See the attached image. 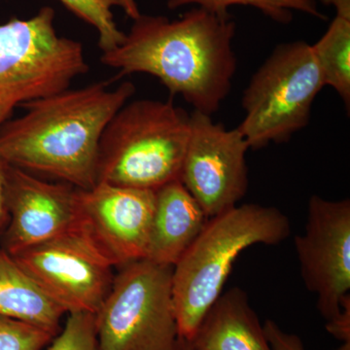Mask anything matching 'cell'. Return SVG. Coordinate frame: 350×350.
<instances>
[{"label":"cell","instance_id":"52a82bcc","mask_svg":"<svg viewBox=\"0 0 350 350\" xmlns=\"http://www.w3.org/2000/svg\"><path fill=\"white\" fill-rule=\"evenodd\" d=\"M172 268L142 259L121 267L96 313L98 350H174Z\"/></svg>","mask_w":350,"mask_h":350},{"label":"cell","instance_id":"8992f818","mask_svg":"<svg viewBox=\"0 0 350 350\" xmlns=\"http://www.w3.org/2000/svg\"><path fill=\"white\" fill-rule=\"evenodd\" d=\"M325 87L305 41L280 44L244 90V118L238 126L250 148L283 144L308 125L317 94Z\"/></svg>","mask_w":350,"mask_h":350},{"label":"cell","instance_id":"ffe728a7","mask_svg":"<svg viewBox=\"0 0 350 350\" xmlns=\"http://www.w3.org/2000/svg\"><path fill=\"white\" fill-rule=\"evenodd\" d=\"M56 336L40 327L0 315V350H42Z\"/></svg>","mask_w":350,"mask_h":350},{"label":"cell","instance_id":"5b68a950","mask_svg":"<svg viewBox=\"0 0 350 350\" xmlns=\"http://www.w3.org/2000/svg\"><path fill=\"white\" fill-rule=\"evenodd\" d=\"M55 11L0 24V130L24 103L68 89L89 71L79 41L57 34Z\"/></svg>","mask_w":350,"mask_h":350},{"label":"cell","instance_id":"277c9868","mask_svg":"<svg viewBox=\"0 0 350 350\" xmlns=\"http://www.w3.org/2000/svg\"><path fill=\"white\" fill-rule=\"evenodd\" d=\"M190 115L172 100L126 103L105 126L96 183L156 191L180 180Z\"/></svg>","mask_w":350,"mask_h":350},{"label":"cell","instance_id":"44dd1931","mask_svg":"<svg viewBox=\"0 0 350 350\" xmlns=\"http://www.w3.org/2000/svg\"><path fill=\"white\" fill-rule=\"evenodd\" d=\"M264 330L271 350H306L298 336L283 331L273 320L265 322Z\"/></svg>","mask_w":350,"mask_h":350},{"label":"cell","instance_id":"9c48e42d","mask_svg":"<svg viewBox=\"0 0 350 350\" xmlns=\"http://www.w3.org/2000/svg\"><path fill=\"white\" fill-rule=\"evenodd\" d=\"M247 142L211 115H190V137L180 182L211 218L238 206L248 189Z\"/></svg>","mask_w":350,"mask_h":350},{"label":"cell","instance_id":"603a6c76","mask_svg":"<svg viewBox=\"0 0 350 350\" xmlns=\"http://www.w3.org/2000/svg\"><path fill=\"white\" fill-rule=\"evenodd\" d=\"M8 163L0 158V234L5 230L9 221L6 204V170Z\"/></svg>","mask_w":350,"mask_h":350},{"label":"cell","instance_id":"ac0fdd59","mask_svg":"<svg viewBox=\"0 0 350 350\" xmlns=\"http://www.w3.org/2000/svg\"><path fill=\"white\" fill-rule=\"evenodd\" d=\"M70 12L98 32V47L103 53L118 47L126 34L120 31L113 17L112 8L121 7L120 0H59Z\"/></svg>","mask_w":350,"mask_h":350},{"label":"cell","instance_id":"8fae6325","mask_svg":"<svg viewBox=\"0 0 350 350\" xmlns=\"http://www.w3.org/2000/svg\"><path fill=\"white\" fill-rule=\"evenodd\" d=\"M77 198L80 229L113 267L145 259L155 191L98 182Z\"/></svg>","mask_w":350,"mask_h":350},{"label":"cell","instance_id":"7402d4cb","mask_svg":"<svg viewBox=\"0 0 350 350\" xmlns=\"http://www.w3.org/2000/svg\"><path fill=\"white\" fill-rule=\"evenodd\" d=\"M326 330L340 342H350V295L342 301V310L333 319L328 320Z\"/></svg>","mask_w":350,"mask_h":350},{"label":"cell","instance_id":"3957f363","mask_svg":"<svg viewBox=\"0 0 350 350\" xmlns=\"http://www.w3.org/2000/svg\"><path fill=\"white\" fill-rule=\"evenodd\" d=\"M289 219L280 209L236 206L207 221L172 268V301L179 338L190 340L222 294L234 262L255 244L275 245L289 237Z\"/></svg>","mask_w":350,"mask_h":350},{"label":"cell","instance_id":"6da1fadb","mask_svg":"<svg viewBox=\"0 0 350 350\" xmlns=\"http://www.w3.org/2000/svg\"><path fill=\"white\" fill-rule=\"evenodd\" d=\"M118 47L103 53L101 63L120 75L146 73L195 111L213 116L232 89L237 71L232 40L236 22L196 7L179 19L142 15Z\"/></svg>","mask_w":350,"mask_h":350},{"label":"cell","instance_id":"d6986e66","mask_svg":"<svg viewBox=\"0 0 350 350\" xmlns=\"http://www.w3.org/2000/svg\"><path fill=\"white\" fill-rule=\"evenodd\" d=\"M47 350H98L96 315L68 313L64 328L51 342Z\"/></svg>","mask_w":350,"mask_h":350},{"label":"cell","instance_id":"484cf974","mask_svg":"<svg viewBox=\"0 0 350 350\" xmlns=\"http://www.w3.org/2000/svg\"><path fill=\"white\" fill-rule=\"evenodd\" d=\"M174 350H195L188 340L179 338Z\"/></svg>","mask_w":350,"mask_h":350},{"label":"cell","instance_id":"7c38bea8","mask_svg":"<svg viewBox=\"0 0 350 350\" xmlns=\"http://www.w3.org/2000/svg\"><path fill=\"white\" fill-rule=\"evenodd\" d=\"M6 204L9 221L2 247L9 254L80 229L77 188L50 182L8 165Z\"/></svg>","mask_w":350,"mask_h":350},{"label":"cell","instance_id":"d4e9b609","mask_svg":"<svg viewBox=\"0 0 350 350\" xmlns=\"http://www.w3.org/2000/svg\"><path fill=\"white\" fill-rule=\"evenodd\" d=\"M120 3H121V8H123L126 15L131 19L135 21L142 16L135 0H120Z\"/></svg>","mask_w":350,"mask_h":350},{"label":"cell","instance_id":"4fadbf2b","mask_svg":"<svg viewBox=\"0 0 350 350\" xmlns=\"http://www.w3.org/2000/svg\"><path fill=\"white\" fill-rule=\"evenodd\" d=\"M208 219L180 180L157 189L145 259L174 267L194 243Z\"/></svg>","mask_w":350,"mask_h":350},{"label":"cell","instance_id":"e0dca14e","mask_svg":"<svg viewBox=\"0 0 350 350\" xmlns=\"http://www.w3.org/2000/svg\"><path fill=\"white\" fill-rule=\"evenodd\" d=\"M186 5H197L211 12L225 15L228 9L234 5L251 6L261 11L267 17L280 24H289L293 19L292 11H300L319 19L326 17L317 8L313 0H169L170 9Z\"/></svg>","mask_w":350,"mask_h":350},{"label":"cell","instance_id":"2e32d148","mask_svg":"<svg viewBox=\"0 0 350 350\" xmlns=\"http://www.w3.org/2000/svg\"><path fill=\"white\" fill-rule=\"evenodd\" d=\"M312 48L324 84L337 92L349 110L350 19L336 16L324 36Z\"/></svg>","mask_w":350,"mask_h":350},{"label":"cell","instance_id":"4316f807","mask_svg":"<svg viewBox=\"0 0 350 350\" xmlns=\"http://www.w3.org/2000/svg\"><path fill=\"white\" fill-rule=\"evenodd\" d=\"M337 350H350V342H342V345Z\"/></svg>","mask_w":350,"mask_h":350},{"label":"cell","instance_id":"9a60e30c","mask_svg":"<svg viewBox=\"0 0 350 350\" xmlns=\"http://www.w3.org/2000/svg\"><path fill=\"white\" fill-rule=\"evenodd\" d=\"M66 310L51 300L24 269L0 248V315L57 335Z\"/></svg>","mask_w":350,"mask_h":350},{"label":"cell","instance_id":"cb8c5ba5","mask_svg":"<svg viewBox=\"0 0 350 350\" xmlns=\"http://www.w3.org/2000/svg\"><path fill=\"white\" fill-rule=\"evenodd\" d=\"M328 5H333L338 17L350 19V0H321Z\"/></svg>","mask_w":350,"mask_h":350},{"label":"cell","instance_id":"5bb4252c","mask_svg":"<svg viewBox=\"0 0 350 350\" xmlns=\"http://www.w3.org/2000/svg\"><path fill=\"white\" fill-rule=\"evenodd\" d=\"M188 342L195 350H271L247 294L239 287L220 295Z\"/></svg>","mask_w":350,"mask_h":350},{"label":"cell","instance_id":"ba28073f","mask_svg":"<svg viewBox=\"0 0 350 350\" xmlns=\"http://www.w3.org/2000/svg\"><path fill=\"white\" fill-rule=\"evenodd\" d=\"M12 256L66 313L96 314L114 278L112 265L81 229Z\"/></svg>","mask_w":350,"mask_h":350},{"label":"cell","instance_id":"7a4b0ae2","mask_svg":"<svg viewBox=\"0 0 350 350\" xmlns=\"http://www.w3.org/2000/svg\"><path fill=\"white\" fill-rule=\"evenodd\" d=\"M66 89L24 103L25 113L0 130V158L83 190L96 184L98 147L112 117L135 94L133 83Z\"/></svg>","mask_w":350,"mask_h":350},{"label":"cell","instance_id":"30bf717a","mask_svg":"<svg viewBox=\"0 0 350 350\" xmlns=\"http://www.w3.org/2000/svg\"><path fill=\"white\" fill-rule=\"evenodd\" d=\"M306 289L328 321L342 310L350 291V200H308L305 231L295 238Z\"/></svg>","mask_w":350,"mask_h":350}]
</instances>
